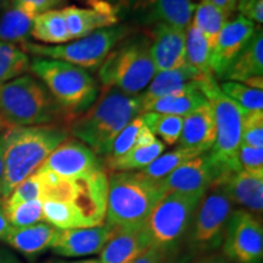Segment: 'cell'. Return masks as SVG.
I'll return each instance as SVG.
<instances>
[{
  "instance_id": "cell-1",
  "label": "cell",
  "mask_w": 263,
  "mask_h": 263,
  "mask_svg": "<svg viewBox=\"0 0 263 263\" xmlns=\"http://www.w3.org/2000/svg\"><path fill=\"white\" fill-rule=\"evenodd\" d=\"M68 136L67 128L54 124L9 127L0 136L4 151L2 199H6L20 183L37 172L49 155Z\"/></svg>"
},
{
  "instance_id": "cell-2",
  "label": "cell",
  "mask_w": 263,
  "mask_h": 263,
  "mask_svg": "<svg viewBox=\"0 0 263 263\" xmlns=\"http://www.w3.org/2000/svg\"><path fill=\"white\" fill-rule=\"evenodd\" d=\"M140 114V95L132 97L117 89H104L85 112L67 123V130L95 155L106 157L116 137Z\"/></svg>"
},
{
  "instance_id": "cell-3",
  "label": "cell",
  "mask_w": 263,
  "mask_h": 263,
  "mask_svg": "<svg viewBox=\"0 0 263 263\" xmlns=\"http://www.w3.org/2000/svg\"><path fill=\"white\" fill-rule=\"evenodd\" d=\"M42 180V200H57L70 207L78 228L103 224L106 217L108 177L105 168L77 178H61L47 171H37Z\"/></svg>"
},
{
  "instance_id": "cell-4",
  "label": "cell",
  "mask_w": 263,
  "mask_h": 263,
  "mask_svg": "<svg viewBox=\"0 0 263 263\" xmlns=\"http://www.w3.org/2000/svg\"><path fill=\"white\" fill-rule=\"evenodd\" d=\"M29 71L48 88L60 105L67 123L85 112L99 97L97 81L80 66L61 60L34 58L31 60Z\"/></svg>"
},
{
  "instance_id": "cell-5",
  "label": "cell",
  "mask_w": 263,
  "mask_h": 263,
  "mask_svg": "<svg viewBox=\"0 0 263 263\" xmlns=\"http://www.w3.org/2000/svg\"><path fill=\"white\" fill-rule=\"evenodd\" d=\"M161 180L143 173L112 172L108 178L106 224L116 228L141 224L166 195Z\"/></svg>"
},
{
  "instance_id": "cell-6",
  "label": "cell",
  "mask_w": 263,
  "mask_h": 263,
  "mask_svg": "<svg viewBox=\"0 0 263 263\" xmlns=\"http://www.w3.org/2000/svg\"><path fill=\"white\" fill-rule=\"evenodd\" d=\"M98 74L104 89L138 97L156 74L149 37L136 34L121 41L100 65Z\"/></svg>"
},
{
  "instance_id": "cell-7",
  "label": "cell",
  "mask_w": 263,
  "mask_h": 263,
  "mask_svg": "<svg viewBox=\"0 0 263 263\" xmlns=\"http://www.w3.org/2000/svg\"><path fill=\"white\" fill-rule=\"evenodd\" d=\"M64 111L38 78L24 74L0 87V118L9 127L50 124Z\"/></svg>"
},
{
  "instance_id": "cell-8",
  "label": "cell",
  "mask_w": 263,
  "mask_h": 263,
  "mask_svg": "<svg viewBox=\"0 0 263 263\" xmlns=\"http://www.w3.org/2000/svg\"><path fill=\"white\" fill-rule=\"evenodd\" d=\"M202 196L199 194H166L144 222L150 246L163 255L172 251L190 229Z\"/></svg>"
},
{
  "instance_id": "cell-9",
  "label": "cell",
  "mask_w": 263,
  "mask_h": 263,
  "mask_svg": "<svg viewBox=\"0 0 263 263\" xmlns=\"http://www.w3.org/2000/svg\"><path fill=\"white\" fill-rule=\"evenodd\" d=\"M128 34L129 28L126 26H114L98 29L87 37L62 45H44L27 42L20 48L35 58L61 60L80 66L84 70H95L100 67L112 49L128 37Z\"/></svg>"
},
{
  "instance_id": "cell-10",
  "label": "cell",
  "mask_w": 263,
  "mask_h": 263,
  "mask_svg": "<svg viewBox=\"0 0 263 263\" xmlns=\"http://www.w3.org/2000/svg\"><path fill=\"white\" fill-rule=\"evenodd\" d=\"M206 98L212 105L216 121V139L209 153L210 157L221 177L238 172L241 170L238 154L241 146L242 123L246 111L223 94L218 84L209 89Z\"/></svg>"
},
{
  "instance_id": "cell-11",
  "label": "cell",
  "mask_w": 263,
  "mask_h": 263,
  "mask_svg": "<svg viewBox=\"0 0 263 263\" xmlns=\"http://www.w3.org/2000/svg\"><path fill=\"white\" fill-rule=\"evenodd\" d=\"M233 205L219 184H213L203 194L190 226V244L194 250L209 251L221 246Z\"/></svg>"
},
{
  "instance_id": "cell-12",
  "label": "cell",
  "mask_w": 263,
  "mask_h": 263,
  "mask_svg": "<svg viewBox=\"0 0 263 263\" xmlns=\"http://www.w3.org/2000/svg\"><path fill=\"white\" fill-rule=\"evenodd\" d=\"M222 244L226 257L232 262L262 263V223L244 209L234 210L227 222Z\"/></svg>"
},
{
  "instance_id": "cell-13",
  "label": "cell",
  "mask_w": 263,
  "mask_h": 263,
  "mask_svg": "<svg viewBox=\"0 0 263 263\" xmlns=\"http://www.w3.org/2000/svg\"><path fill=\"white\" fill-rule=\"evenodd\" d=\"M104 168L103 161L85 144L67 138L49 155L39 171L51 172L61 178H77Z\"/></svg>"
},
{
  "instance_id": "cell-14",
  "label": "cell",
  "mask_w": 263,
  "mask_h": 263,
  "mask_svg": "<svg viewBox=\"0 0 263 263\" xmlns=\"http://www.w3.org/2000/svg\"><path fill=\"white\" fill-rule=\"evenodd\" d=\"M219 177L221 173L212 162L210 154L203 153L174 170L166 178L161 180V183L167 194L180 193L203 195Z\"/></svg>"
},
{
  "instance_id": "cell-15",
  "label": "cell",
  "mask_w": 263,
  "mask_h": 263,
  "mask_svg": "<svg viewBox=\"0 0 263 263\" xmlns=\"http://www.w3.org/2000/svg\"><path fill=\"white\" fill-rule=\"evenodd\" d=\"M116 227L101 224L90 228L59 229L51 245L54 254L62 257H85L103 251L107 241L112 238Z\"/></svg>"
},
{
  "instance_id": "cell-16",
  "label": "cell",
  "mask_w": 263,
  "mask_h": 263,
  "mask_svg": "<svg viewBox=\"0 0 263 263\" xmlns=\"http://www.w3.org/2000/svg\"><path fill=\"white\" fill-rule=\"evenodd\" d=\"M256 31V25L244 16L238 15L233 20H228L211 52V67L215 77L217 76L221 80L230 64L251 41Z\"/></svg>"
},
{
  "instance_id": "cell-17",
  "label": "cell",
  "mask_w": 263,
  "mask_h": 263,
  "mask_svg": "<svg viewBox=\"0 0 263 263\" xmlns=\"http://www.w3.org/2000/svg\"><path fill=\"white\" fill-rule=\"evenodd\" d=\"M93 8L67 6L61 10L72 41L87 37L98 29L110 28L118 24L116 8L105 0H91Z\"/></svg>"
},
{
  "instance_id": "cell-18",
  "label": "cell",
  "mask_w": 263,
  "mask_h": 263,
  "mask_svg": "<svg viewBox=\"0 0 263 263\" xmlns=\"http://www.w3.org/2000/svg\"><path fill=\"white\" fill-rule=\"evenodd\" d=\"M185 32L166 25H153L150 54L156 73L185 65Z\"/></svg>"
},
{
  "instance_id": "cell-19",
  "label": "cell",
  "mask_w": 263,
  "mask_h": 263,
  "mask_svg": "<svg viewBox=\"0 0 263 263\" xmlns=\"http://www.w3.org/2000/svg\"><path fill=\"white\" fill-rule=\"evenodd\" d=\"M215 184H219L224 189L233 203H238L255 216L262 213L263 174L240 170L219 177Z\"/></svg>"
},
{
  "instance_id": "cell-20",
  "label": "cell",
  "mask_w": 263,
  "mask_h": 263,
  "mask_svg": "<svg viewBox=\"0 0 263 263\" xmlns=\"http://www.w3.org/2000/svg\"><path fill=\"white\" fill-rule=\"evenodd\" d=\"M150 248L144 223L116 228L112 238L100 252V263H133Z\"/></svg>"
},
{
  "instance_id": "cell-21",
  "label": "cell",
  "mask_w": 263,
  "mask_h": 263,
  "mask_svg": "<svg viewBox=\"0 0 263 263\" xmlns=\"http://www.w3.org/2000/svg\"><path fill=\"white\" fill-rule=\"evenodd\" d=\"M221 80L239 82L255 89H263V34L256 31L254 37L230 64Z\"/></svg>"
},
{
  "instance_id": "cell-22",
  "label": "cell",
  "mask_w": 263,
  "mask_h": 263,
  "mask_svg": "<svg viewBox=\"0 0 263 263\" xmlns=\"http://www.w3.org/2000/svg\"><path fill=\"white\" fill-rule=\"evenodd\" d=\"M216 139V121L212 105L210 101L183 120L179 146L196 151L199 154L209 153Z\"/></svg>"
},
{
  "instance_id": "cell-23",
  "label": "cell",
  "mask_w": 263,
  "mask_h": 263,
  "mask_svg": "<svg viewBox=\"0 0 263 263\" xmlns=\"http://www.w3.org/2000/svg\"><path fill=\"white\" fill-rule=\"evenodd\" d=\"M143 21L147 25H166L186 31L192 25L196 4L193 0H144Z\"/></svg>"
},
{
  "instance_id": "cell-24",
  "label": "cell",
  "mask_w": 263,
  "mask_h": 263,
  "mask_svg": "<svg viewBox=\"0 0 263 263\" xmlns=\"http://www.w3.org/2000/svg\"><path fill=\"white\" fill-rule=\"evenodd\" d=\"M215 77H205L202 80L193 82L188 87L180 90L157 99L149 106L144 108L143 112H155L159 115H174V116L185 117L196 108L209 103V99L203 94L202 87L207 81Z\"/></svg>"
},
{
  "instance_id": "cell-25",
  "label": "cell",
  "mask_w": 263,
  "mask_h": 263,
  "mask_svg": "<svg viewBox=\"0 0 263 263\" xmlns=\"http://www.w3.org/2000/svg\"><path fill=\"white\" fill-rule=\"evenodd\" d=\"M205 77H209V76L201 74L186 62L185 65L176 68V70L157 72L153 81L150 82V84L147 85L146 89L144 90L143 95H140L141 112L144 111V108L149 106L157 99L168 95L176 90L183 89V88L192 84L193 82L200 81Z\"/></svg>"
},
{
  "instance_id": "cell-26",
  "label": "cell",
  "mask_w": 263,
  "mask_h": 263,
  "mask_svg": "<svg viewBox=\"0 0 263 263\" xmlns=\"http://www.w3.org/2000/svg\"><path fill=\"white\" fill-rule=\"evenodd\" d=\"M59 229L47 222L37 224L12 228L5 236L8 245L27 257H34L45 250L51 249L52 242L57 238Z\"/></svg>"
},
{
  "instance_id": "cell-27",
  "label": "cell",
  "mask_w": 263,
  "mask_h": 263,
  "mask_svg": "<svg viewBox=\"0 0 263 263\" xmlns=\"http://www.w3.org/2000/svg\"><path fill=\"white\" fill-rule=\"evenodd\" d=\"M35 16V12L24 6L12 4L5 9L0 17V43L14 45L27 43Z\"/></svg>"
},
{
  "instance_id": "cell-28",
  "label": "cell",
  "mask_w": 263,
  "mask_h": 263,
  "mask_svg": "<svg viewBox=\"0 0 263 263\" xmlns=\"http://www.w3.org/2000/svg\"><path fill=\"white\" fill-rule=\"evenodd\" d=\"M31 37L45 45H62L72 41L61 10H49L35 16Z\"/></svg>"
},
{
  "instance_id": "cell-29",
  "label": "cell",
  "mask_w": 263,
  "mask_h": 263,
  "mask_svg": "<svg viewBox=\"0 0 263 263\" xmlns=\"http://www.w3.org/2000/svg\"><path fill=\"white\" fill-rule=\"evenodd\" d=\"M230 15L232 14H228L224 10L217 8L216 5L207 0H201L196 5L192 24L202 33L211 48V52L215 49L219 33L222 32L223 27L228 22Z\"/></svg>"
},
{
  "instance_id": "cell-30",
  "label": "cell",
  "mask_w": 263,
  "mask_h": 263,
  "mask_svg": "<svg viewBox=\"0 0 263 263\" xmlns=\"http://www.w3.org/2000/svg\"><path fill=\"white\" fill-rule=\"evenodd\" d=\"M164 149L166 145L160 139H156L151 145L133 147L117 159L105 160V164L111 172H137L149 166Z\"/></svg>"
},
{
  "instance_id": "cell-31",
  "label": "cell",
  "mask_w": 263,
  "mask_h": 263,
  "mask_svg": "<svg viewBox=\"0 0 263 263\" xmlns=\"http://www.w3.org/2000/svg\"><path fill=\"white\" fill-rule=\"evenodd\" d=\"M185 62L201 74L215 77L211 67V48L193 24L185 32Z\"/></svg>"
},
{
  "instance_id": "cell-32",
  "label": "cell",
  "mask_w": 263,
  "mask_h": 263,
  "mask_svg": "<svg viewBox=\"0 0 263 263\" xmlns=\"http://www.w3.org/2000/svg\"><path fill=\"white\" fill-rule=\"evenodd\" d=\"M31 59L21 48L0 43V87L29 71Z\"/></svg>"
},
{
  "instance_id": "cell-33",
  "label": "cell",
  "mask_w": 263,
  "mask_h": 263,
  "mask_svg": "<svg viewBox=\"0 0 263 263\" xmlns=\"http://www.w3.org/2000/svg\"><path fill=\"white\" fill-rule=\"evenodd\" d=\"M199 155H201V154L178 146L177 149L168 151V153L161 154V155L157 157V159L154 160L149 166L145 167L144 170L139 171V172H141L144 176L150 179L162 180L163 178H166L168 174L172 173L174 170H177L179 166H182L183 163L188 162L189 160H192L194 157Z\"/></svg>"
},
{
  "instance_id": "cell-34",
  "label": "cell",
  "mask_w": 263,
  "mask_h": 263,
  "mask_svg": "<svg viewBox=\"0 0 263 263\" xmlns=\"http://www.w3.org/2000/svg\"><path fill=\"white\" fill-rule=\"evenodd\" d=\"M219 89L246 112L263 111V90L233 81H223Z\"/></svg>"
},
{
  "instance_id": "cell-35",
  "label": "cell",
  "mask_w": 263,
  "mask_h": 263,
  "mask_svg": "<svg viewBox=\"0 0 263 263\" xmlns=\"http://www.w3.org/2000/svg\"><path fill=\"white\" fill-rule=\"evenodd\" d=\"M3 212L12 228H24L44 221L43 202L39 199L18 203L9 209H3Z\"/></svg>"
},
{
  "instance_id": "cell-36",
  "label": "cell",
  "mask_w": 263,
  "mask_h": 263,
  "mask_svg": "<svg viewBox=\"0 0 263 263\" xmlns=\"http://www.w3.org/2000/svg\"><path fill=\"white\" fill-rule=\"evenodd\" d=\"M145 124L146 121L143 114L138 115L136 118H133V120L123 128L122 132L118 134L116 139L114 140L111 149L108 151L107 156L105 157V160L117 159V157L122 156L126 153H128L130 149H133L138 134H139L140 129L145 126Z\"/></svg>"
},
{
  "instance_id": "cell-37",
  "label": "cell",
  "mask_w": 263,
  "mask_h": 263,
  "mask_svg": "<svg viewBox=\"0 0 263 263\" xmlns=\"http://www.w3.org/2000/svg\"><path fill=\"white\" fill-rule=\"evenodd\" d=\"M43 185L39 174L35 172L24 182L18 184L16 188L12 190L11 194L3 200L2 209H9V207L16 206L18 203L31 201V200H42Z\"/></svg>"
},
{
  "instance_id": "cell-38",
  "label": "cell",
  "mask_w": 263,
  "mask_h": 263,
  "mask_svg": "<svg viewBox=\"0 0 263 263\" xmlns=\"http://www.w3.org/2000/svg\"><path fill=\"white\" fill-rule=\"evenodd\" d=\"M184 117L174 115H159L154 122L153 133L161 138L164 145L173 146L178 143L183 128Z\"/></svg>"
},
{
  "instance_id": "cell-39",
  "label": "cell",
  "mask_w": 263,
  "mask_h": 263,
  "mask_svg": "<svg viewBox=\"0 0 263 263\" xmlns=\"http://www.w3.org/2000/svg\"><path fill=\"white\" fill-rule=\"evenodd\" d=\"M241 144L252 147H263V111L245 114Z\"/></svg>"
},
{
  "instance_id": "cell-40",
  "label": "cell",
  "mask_w": 263,
  "mask_h": 263,
  "mask_svg": "<svg viewBox=\"0 0 263 263\" xmlns=\"http://www.w3.org/2000/svg\"><path fill=\"white\" fill-rule=\"evenodd\" d=\"M238 160L241 170L250 173L263 174V147H252L241 144Z\"/></svg>"
},
{
  "instance_id": "cell-41",
  "label": "cell",
  "mask_w": 263,
  "mask_h": 263,
  "mask_svg": "<svg viewBox=\"0 0 263 263\" xmlns=\"http://www.w3.org/2000/svg\"><path fill=\"white\" fill-rule=\"evenodd\" d=\"M235 10L255 25L263 24V0H238Z\"/></svg>"
},
{
  "instance_id": "cell-42",
  "label": "cell",
  "mask_w": 263,
  "mask_h": 263,
  "mask_svg": "<svg viewBox=\"0 0 263 263\" xmlns=\"http://www.w3.org/2000/svg\"><path fill=\"white\" fill-rule=\"evenodd\" d=\"M66 2L67 0H12V4L24 6L39 15L49 10H55L57 6H60Z\"/></svg>"
},
{
  "instance_id": "cell-43",
  "label": "cell",
  "mask_w": 263,
  "mask_h": 263,
  "mask_svg": "<svg viewBox=\"0 0 263 263\" xmlns=\"http://www.w3.org/2000/svg\"><path fill=\"white\" fill-rule=\"evenodd\" d=\"M133 263H164V255L157 249L150 246Z\"/></svg>"
},
{
  "instance_id": "cell-44",
  "label": "cell",
  "mask_w": 263,
  "mask_h": 263,
  "mask_svg": "<svg viewBox=\"0 0 263 263\" xmlns=\"http://www.w3.org/2000/svg\"><path fill=\"white\" fill-rule=\"evenodd\" d=\"M157 139L155 134L151 132V129L145 124L143 128H141L139 134H138L136 144H134V147H140V146H147L151 145Z\"/></svg>"
},
{
  "instance_id": "cell-45",
  "label": "cell",
  "mask_w": 263,
  "mask_h": 263,
  "mask_svg": "<svg viewBox=\"0 0 263 263\" xmlns=\"http://www.w3.org/2000/svg\"><path fill=\"white\" fill-rule=\"evenodd\" d=\"M207 2L212 3L213 5H216L217 8L224 10L228 14H232L236 8V3L238 0H207Z\"/></svg>"
},
{
  "instance_id": "cell-46",
  "label": "cell",
  "mask_w": 263,
  "mask_h": 263,
  "mask_svg": "<svg viewBox=\"0 0 263 263\" xmlns=\"http://www.w3.org/2000/svg\"><path fill=\"white\" fill-rule=\"evenodd\" d=\"M0 263H22L14 252L5 248H0Z\"/></svg>"
},
{
  "instance_id": "cell-47",
  "label": "cell",
  "mask_w": 263,
  "mask_h": 263,
  "mask_svg": "<svg viewBox=\"0 0 263 263\" xmlns=\"http://www.w3.org/2000/svg\"><path fill=\"white\" fill-rule=\"evenodd\" d=\"M10 229H11V226L9 224L8 219L3 212V209H0V239H5Z\"/></svg>"
},
{
  "instance_id": "cell-48",
  "label": "cell",
  "mask_w": 263,
  "mask_h": 263,
  "mask_svg": "<svg viewBox=\"0 0 263 263\" xmlns=\"http://www.w3.org/2000/svg\"><path fill=\"white\" fill-rule=\"evenodd\" d=\"M44 263H100L99 258H87V259H73V261H66V259H48Z\"/></svg>"
},
{
  "instance_id": "cell-49",
  "label": "cell",
  "mask_w": 263,
  "mask_h": 263,
  "mask_svg": "<svg viewBox=\"0 0 263 263\" xmlns=\"http://www.w3.org/2000/svg\"><path fill=\"white\" fill-rule=\"evenodd\" d=\"M3 179H4V151H3V141L0 137V200H2Z\"/></svg>"
},
{
  "instance_id": "cell-50",
  "label": "cell",
  "mask_w": 263,
  "mask_h": 263,
  "mask_svg": "<svg viewBox=\"0 0 263 263\" xmlns=\"http://www.w3.org/2000/svg\"><path fill=\"white\" fill-rule=\"evenodd\" d=\"M199 263H228V261H226L224 258H210V259H206V261H201Z\"/></svg>"
},
{
  "instance_id": "cell-51",
  "label": "cell",
  "mask_w": 263,
  "mask_h": 263,
  "mask_svg": "<svg viewBox=\"0 0 263 263\" xmlns=\"http://www.w3.org/2000/svg\"><path fill=\"white\" fill-rule=\"evenodd\" d=\"M124 4L130 6V5H140L144 0H122Z\"/></svg>"
},
{
  "instance_id": "cell-52",
  "label": "cell",
  "mask_w": 263,
  "mask_h": 263,
  "mask_svg": "<svg viewBox=\"0 0 263 263\" xmlns=\"http://www.w3.org/2000/svg\"><path fill=\"white\" fill-rule=\"evenodd\" d=\"M10 6V0H0V10H5Z\"/></svg>"
},
{
  "instance_id": "cell-53",
  "label": "cell",
  "mask_w": 263,
  "mask_h": 263,
  "mask_svg": "<svg viewBox=\"0 0 263 263\" xmlns=\"http://www.w3.org/2000/svg\"><path fill=\"white\" fill-rule=\"evenodd\" d=\"M6 127V124L4 123V121L2 120V118H0V133H2V130L4 129V128Z\"/></svg>"
},
{
  "instance_id": "cell-54",
  "label": "cell",
  "mask_w": 263,
  "mask_h": 263,
  "mask_svg": "<svg viewBox=\"0 0 263 263\" xmlns=\"http://www.w3.org/2000/svg\"><path fill=\"white\" fill-rule=\"evenodd\" d=\"M87 2H88V3H89V2H91V0H87Z\"/></svg>"
}]
</instances>
